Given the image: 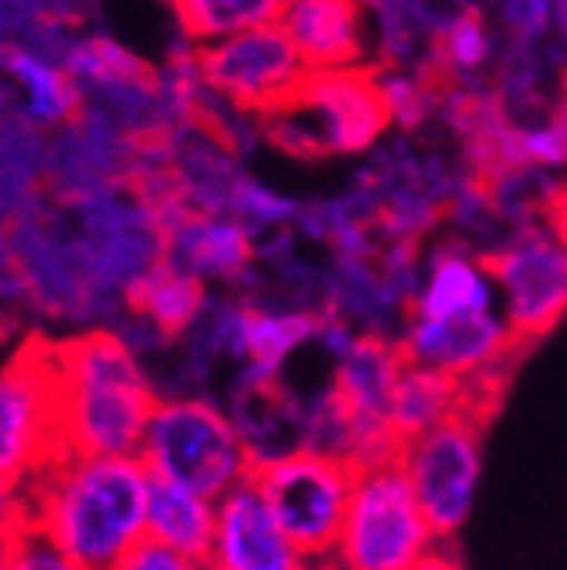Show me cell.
Returning <instances> with one entry per match:
<instances>
[{
    "mask_svg": "<svg viewBox=\"0 0 567 570\" xmlns=\"http://www.w3.org/2000/svg\"><path fill=\"white\" fill-rule=\"evenodd\" d=\"M150 469L139 455L61 452L28 489V530L82 570H113L147 537Z\"/></svg>",
    "mask_w": 567,
    "mask_h": 570,
    "instance_id": "6da1fadb",
    "label": "cell"
},
{
    "mask_svg": "<svg viewBox=\"0 0 567 570\" xmlns=\"http://www.w3.org/2000/svg\"><path fill=\"white\" fill-rule=\"evenodd\" d=\"M55 364L65 452L136 455L160 401L147 361L113 330H96L55 340Z\"/></svg>",
    "mask_w": 567,
    "mask_h": 570,
    "instance_id": "7a4b0ae2",
    "label": "cell"
},
{
    "mask_svg": "<svg viewBox=\"0 0 567 570\" xmlns=\"http://www.w3.org/2000/svg\"><path fill=\"white\" fill-rule=\"evenodd\" d=\"M391 126L374 68L310 71L290 102L262 116L265 139L300 160L368 154Z\"/></svg>",
    "mask_w": 567,
    "mask_h": 570,
    "instance_id": "3957f363",
    "label": "cell"
},
{
    "mask_svg": "<svg viewBox=\"0 0 567 570\" xmlns=\"http://www.w3.org/2000/svg\"><path fill=\"white\" fill-rule=\"evenodd\" d=\"M154 479L218 499L255 475V455L228 407L211 397H160L136 452Z\"/></svg>",
    "mask_w": 567,
    "mask_h": 570,
    "instance_id": "277c9868",
    "label": "cell"
},
{
    "mask_svg": "<svg viewBox=\"0 0 567 570\" xmlns=\"http://www.w3.org/2000/svg\"><path fill=\"white\" fill-rule=\"evenodd\" d=\"M439 547L401 455L361 465L333 553L350 570H411Z\"/></svg>",
    "mask_w": 567,
    "mask_h": 570,
    "instance_id": "5b68a950",
    "label": "cell"
},
{
    "mask_svg": "<svg viewBox=\"0 0 567 570\" xmlns=\"http://www.w3.org/2000/svg\"><path fill=\"white\" fill-rule=\"evenodd\" d=\"M61 452L55 340L31 336L0 364V479L28 485Z\"/></svg>",
    "mask_w": 567,
    "mask_h": 570,
    "instance_id": "8992f818",
    "label": "cell"
},
{
    "mask_svg": "<svg viewBox=\"0 0 567 570\" xmlns=\"http://www.w3.org/2000/svg\"><path fill=\"white\" fill-rule=\"evenodd\" d=\"M353 469L346 459L300 449L282 459L255 465V482L282 530L303 550L306 560L336 550L343 517L353 492Z\"/></svg>",
    "mask_w": 567,
    "mask_h": 570,
    "instance_id": "52a82bcc",
    "label": "cell"
},
{
    "mask_svg": "<svg viewBox=\"0 0 567 570\" xmlns=\"http://www.w3.org/2000/svg\"><path fill=\"white\" fill-rule=\"evenodd\" d=\"M500 309L514 336L530 346L567 316V228L534 222L486 255Z\"/></svg>",
    "mask_w": 567,
    "mask_h": 570,
    "instance_id": "ba28073f",
    "label": "cell"
},
{
    "mask_svg": "<svg viewBox=\"0 0 567 570\" xmlns=\"http://www.w3.org/2000/svg\"><path fill=\"white\" fill-rule=\"evenodd\" d=\"M482 414L459 411L401 445V465L436 537L452 543L472 517L482 482Z\"/></svg>",
    "mask_w": 567,
    "mask_h": 570,
    "instance_id": "9c48e42d",
    "label": "cell"
},
{
    "mask_svg": "<svg viewBox=\"0 0 567 570\" xmlns=\"http://www.w3.org/2000/svg\"><path fill=\"white\" fill-rule=\"evenodd\" d=\"M197 65L211 92L252 116H265L290 102L310 79L303 55L282 24H262L197 45Z\"/></svg>",
    "mask_w": 567,
    "mask_h": 570,
    "instance_id": "30bf717a",
    "label": "cell"
},
{
    "mask_svg": "<svg viewBox=\"0 0 567 570\" xmlns=\"http://www.w3.org/2000/svg\"><path fill=\"white\" fill-rule=\"evenodd\" d=\"M398 343L408 364L442 371L462 384L486 377L492 371H510L514 356L524 350L504 309L482 316H452V320L408 316Z\"/></svg>",
    "mask_w": 567,
    "mask_h": 570,
    "instance_id": "8fae6325",
    "label": "cell"
},
{
    "mask_svg": "<svg viewBox=\"0 0 567 570\" xmlns=\"http://www.w3.org/2000/svg\"><path fill=\"white\" fill-rule=\"evenodd\" d=\"M215 543L207 570H303L306 557L275 520L255 479H245L218 499Z\"/></svg>",
    "mask_w": 567,
    "mask_h": 570,
    "instance_id": "7c38bea8",
    "label": "cell"
},
{
    "mask_svg": "<svg viewBox=\"0 0 567 570\" xmlns=\"http://www.w3.org/2000/svg\"><path fill=\"white\" fill-rule=\"evenodd\" d=\"M167 262L204 285H228L238 293L255 272V238L232 214L187 210L167 228Z\"/></svg>",
    "mask_w": 567,
    "mask_h": 570,
    "instance_id": "4fadbf2b",
    "label": "cell"
},
{
    "mask_svg": "<svg viewBox=\"0 0 567 570\" xmlns=\"http://www.w3.org/2000/svg\"><path fill=\"white\" fill-rule=\"evenodd\" d=\"M368 21L364 0H290L278 24L310 71H340L371 68Z\"/></svg>",
    "mask_w": 567,
    "mask_h": 570,
    "instance_id": "5bb4252c",
    "label": "cell"
},
{
    "mask_svg": "<svg viewBox=\"0 0 567 570\" xmlns=\"http://www.w3.org/2000/svg\"><path fill=\"white\" fill-rule=\"evenodd\" d=\"M482 313H500V293L486 258L459 238L436 245L424 255V278L411 303V316L452 320Z\"/></svg>",
    "mask_w": 567,
    "mask_h": 570,
    "instance_id": "9a60e30c",
    "label": "cell"
},
{
    "mask_svg": "<svg viewBox=\"0 0 567 570\" xmlns=\"http://www.w3.org/2000/svg\"><path fill=\"white\" fill-rule=\"evenodd\" d=\"M323 313L340 316L364 336L398 340L411 306L394 293L374 258H333L323 272Z\"/></svg>",
    "mask_w": 567,
    "mask_h": 570,
    "instance_id": "2e32d148",
    "label": "cell"
},
{
    "mask_svg": "<svg viewBox=\"0 0 567 570\" xmlns=\"http://www.w3.org/2000/svg\"><path fill=\"white\" fill-rule=\"evenodd\" d=\"M0 79L8 82L21 116L38 129L68 126L86 109V96L65 65L31 45L0 41Z\"/></svg>",
    "mask_w": 567,
    "mask_h": 570,
    "instance_id": "e0dca14e",
    "label": "cell"
},
{
    "mask_svg": "<svg viewBox=\"0 0 567 570\" xmlns=\"http://www.w3.org/2000/svg\"><path fill=\"white\" fill-rule=\"evenodd\" d=\"M218 507L194 489H184L167 479H150L147 495V537L160 540L170 550L187 557L207 560L211 543H215Z\"/></svg>",
    "mask_w": 567,
    "mask_h": 570,
    "instance_id": "ac0fdd59",
    "label": "cell"
},
{
    "mask_svg": "<svg viewBox=\"0 0 567 570\" xmlns=\"http://www.w3.org/2000/svg\"><path fill=\"white\" fill-rule=\"evenodd\" d=\"M459 411H466L462 381L421 364H404L391 401V428L401 445L432 432V428L456 417Z\"/></svg>",
    "mask_w": 567,
    "mask_h": 570,
    "instance_id": "d6986e66",
    "label": "cell"
},
{
    "mask_svg": "<svg viewBox=\"0 0 567 570\" xmlns=\"http://www.w3.org/2000/svg\"><path fill=\"white\" fill-rule=\"evenodd\" d=\"M207 303V285L167 258L133 285L129 313L150 320L167 340H180Z\"/></svg>",
    "mask_w": 567,
    "mask_h": 570,
    "instance_id": "ffe728a7",
    "label": "cell"
},
{
    "mask_svg": "<svg viewBox=\"0 0 567 570\" xmlns=\"http://www.w3.org/2000/svg\"><path fill=\"white\" fill-rule=\"evenodd\" d=\"M248 361L268 377H282L286 364L306 346H313L323 309L300 306H262L248 303Z\"/></svg>",
    "mask_w": 567,
    "mask_h": 570,
    "instance_id": "44dd1931",
    "label": "cell"
},
{
    "mask_svg": "<svg viewBox=\"0 0 567 570\" xmlns=\"http://www.w3.org/2000/svg\"><path fill=\"white\" fill-rule=\"evenodd\" d=\"M170 4L187 41L207 45L248 28L278 24L290 0H170Z\"/></svg>",
    "mask_w": 567,
    "mask_h": 570,
    "instance_id": "7402d4cb",
    "label": "cell"
},
{
    "mask_svg": "<svg viewBox=\"0 0 567 570\" xmlns=\"http://www.w3.org/2000/svg\"><path fill=\"white\" fill-rule=\"evenodd\" d=\"M492 55V31L486 28L479 11L452 14L436 38V71L449 82H476Z\"/></svg>",
    "mask_w": 567,
    "mask_h": 570,
    "instance_id": "603a6c76",
    "label": "cell"
},
{
    "mask_svg": "<svg viewBox=\"0 0 567 570\" xmlns=\"http://www.w3.org/2000/svg\"><path fill=\"white\" fill-rule=\"evenodd\" d=\"M378 89L388 102L391 122L404 132L418 129L439 112L442 79L432 71H411V68H374Z\"/></svg>",
    "mask_w": 567,
    "mask_h": 570,
    "instance_id": "cb8c5ba5",
    "label": "cell"
},
{
    "mask_svg": "<svg viewBox=\"0 0 567 570\" xmlns=\"http://www.w3.org/2000/svg\"><path fill=\"white\" fill-rule=\"evenodd\" d=\"M300 210H303V200L272 190L268 184L255 180L252 174L242 180V187L235 190V200H232V218H238L252 232L255 242H262L275 232L296 228Z\"/></svg>",
    "mask_w": 567,
    "mask_h": 570,
    "instance_id": "d4e9b609",
    "label": "cell"
},
{
    "mask_svg": "<svg viewBox=\"0 0 567 570\" xmlns=\"http://www.w3.org/2000/svg\"><path fill=\"white\" fill-rule=\"evenodd\" d=\"M510 160L514 167H540V170H557L567 167V126L554 119H534L514 126L510 136Z\"/></svg>",
    "mask_w": 567,
    "mask_h": 570,
    "instance_id": "484cf974",
    "label": "cell"
},
{
    "mask_svg": "<svg viewBox=\"0 0 567 570\" xmlns=\"http://www.w3.org/2000/svg\"><path fill=\"white\" fill-rule=\"evenodd\" d=\"M500 24L510 41L537 45L554 28V0H500Z\"/></svg>",
    "mask_w": 567,
    "mask_h": 570,
    "instance_id": "4316f807",
    "label": "cell"
},
{
    "mask_svg": "<svg viewBox=\"0 0 567 570\" xmlns=\"http://www.w3.org/2000/svg\"><path fill=\"white\" fill-rule=\"evenodd\" d=\"M113 570H207V563L180 550H170L154 537H144Z\"/></svg>",
    "mask_w": 567,
    "mask_h": 570,
    "instance_id": "83f0119b",
    "label": "cell"
},
{
    "mask_svg": "<svg viewBox=\"0 0 567 570\" xmlns=\"http://www.w3.org/2000/svg\"><path fill=\"white\" fill-rule=\"evenodd\" d=\"M8 570H82V567L68 560L38 530H21V540H18V550H14V560Z\"/></svg>",
    "mask_w": 567,
    "mask_h": 570,
    "instance_id": "f1b7e54d",
    "label": "cell"
},
{
    "mask_svg": "<svg viewBox=\"0 0 567 570\" xmlns=\"http://www.w3.org/2000/svg\"><path fill=\"white\" fill-rule=\"evenodd\" d=\"M0 530H28V489L0 479Z\"/></svg>",
    "mask_w": 567,
    "mask_h": 570,
    "instance_id": "f546056e",
    "label": "cell"
},
{
    "mask_svg": "<svg viewBox=\"0 0 567 570\" xmlns=\"http://www.w3.org/2000/svg\"><path fill=\"white\" fill-rule=\"evenodd\" d=\"M411 570H462V563H459V557L452 553V547L442 543L439 550H432L424 560H418Z\"/></svg>",
    "mask_w": 567,
    "mask_h": 570,
    "instance_id": "4dcf8cb0",
    "label": "cell"
},
{
    "mask_svg": "<svg viewBox=\"0 0 567 570\" xmlns=\"http://www.w3.org/2000/svg\"><path fill=\"white\" fill-rule=\"evenodd\" d=\"M554 31L560 45H567V0H554Z\"/></svg>",
    "mask_w": 567,
    "mask_h": 570,
    "instance_id": "1f68e13d",
    "label": "cell"
},
{
    "mask_svg": "<svg viewBox=\"0 0 567 570\" xmlns=\"http://www.w3.org/2000/svg\"><path fill=\"white\" fill-rule=\"evenodd\" d=\"M306 570H350L336 553H326V557H313L306 560Z\"/></svg>",
    "mask_w": 567,
    "mask_h": 570,
    "instance_id": "d6a6232c",
    "label": "cell"
},
{
    "mask_svg": "<svg viewBox=\"0 0 567 570\" xmlns=\"http://www.w3.org/2000/svg\"><path fill=\"white\" fill-rule=\"evenodd\" d=\"M8 340H11V323L0 316V356H4V350H8Z\"/></svg>",
    "mask_w": 567,
    "mask_h": 570,
    "instance_id": "836d02e7",
    "label": "cell"
},
{
    "mask_svg": "<svg viewBox=\"0 0 567 570\" xmlns=\"http://www.w3.org/2000/svg\"><path fill=\"white\" fill-rule=\"evenodd\" d=\"M557 119L567 126V86H564V96H560V109H557Z\"/></svg>",
    "mask_w": 567,
    "mask_h": 570,
    "instance_id": "e575fe53",
    "label": "cell"
},
{
    "mask_svg": "<svg viewBox=\"0 0 567 570\" xmlns=\"http://www.w3.org/2000/svg\"><path fill=\"white\" fill-rule=\"evenodd\" d=\"M303 570H306V567H303Z\"/></svg>",
    "mask_w": 567,
    "mask_h": 570,
    "instance_id": "d590c367",
    "label": "cell"
}]
</instances>
